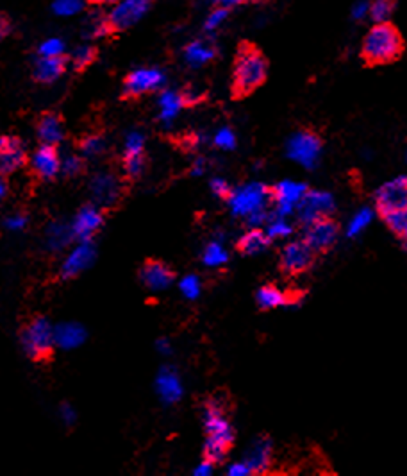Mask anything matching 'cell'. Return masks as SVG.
Here are the masks:
<instances>
[{"instance_id": "obj_1", "label": "cell", "mask_w": 407, "mask_h": 476, "mask_svg": "<svg viewBox=\"0 0 407 476\" xmlns=\"http://www.w3.org/2000/svg\"><path fill=\"white\" fill-rule=\"evenodd\" d=\"M266 77H268V59L265 58L261 48L252 41H241L238 45L233 65V83H231L233 99L240 100L252 95L255 90L265 85Z\"/></svg>"}, {"instance_id": "obj_2", "label": "cell", "mask_w": 407, "mask_h": 476, "mask_svg": "<svg viewBox=\"0 0 407 476\" xmlns=\"http://www.w3.org/2000/svg\"><path fill=\"white\" fill-rule=\"evenodd\" d=\"M403 38L391 22H379L363 40L361 59L366 66H384L398 61L403 54Z\"/></svg>"}, {"instance_id": "obj_3", "label": "cell", "mask_w": 407, "mask_h": 476, "mask_svg": "<svg viewBox=\"0 0 407 476\" xmlns=\"http://www.w3.org/2000/svg\"><path fill=\"white\" fill-rule=\"evenodd\" d=\"M204 425L208 432V440L204 446V458L213 464H218L227 457L234 443V430L227 421L226 412L218 401H209L206 405Z\"/></svg>"}, {"instance_id": "obj_4", "label": "cell", "mask_w": 407, "mask_h": 476, "mask_svg": "<svg viewBox=\"0 0 407 476\" xmlns=\"http://www.w3.org/2000/svg\"><path fill=\"white\" fill-rule=\"evenodd\" d=\"M20 341H22L23 349L27 355L36 362H47L51 360L52 351H54V330L51 328L47 319L43 317H36L31 323L23 326L22 333H20Z\"/></svg>"}, {"instance_id": "obj_5", "label": "cell", "mask_w": 407, "mask_h": 476, "mask_svg": "<svg viewBox=\"0 0 407 476\" xmlns=\"http://www.w3.org/2000/svg\"><path fill=\"white\" fill-rule=\"evenodd\" d=\"M152 6V0H122L115 4L113 11L107 13V26H110L111 36L124 33L129 27L138 24L145 16Z\"/></svg>"}, {"instance_id": "obj_6", "label": "cell", "mask_w": 407, "mask_h": 476, "mask_svg": "<svg viewBox=\"0 0 407 476\" xmlns=\"http://www.w3.org/2000/svg\"><path fill=\"white\" fill-rule=\"evenodd\" d=\"M322 152V140L320 136L310 129H302L295 133L287 142V156L300 165L313 169L318 163V157Z\"/></svg>"}, {"instance_id": "obj_7", "label": "cell", "mask_w": 407, "mask_h": 476, "mask_svg": "<svg viewBox=\"0 0 407 476\" xmlns=\"http://www.w3.org/2000/svg\"><path fill=\"white\" fill-rule=\"evenodd\" d=\"M164 85V73L159 68H138L124 79L122 100H136Z\"/></svg>"}, {"instance_id": "obj_8", "label": "cell", "mask_w": 407, "mask_h": 476, "mask_svg": "<svg viewBox=\"0 0 407 476\" xmlns=\"http://www.w3.org/2000/svg\"><path fill=\"white\" fill-rule=\"evenodd\" d=\"M268 199H272V190L266 188L265 185L254 183L233 192L229 202L236 215H250V213L259 212V209H265Z\"/></svg>"}, {"instance_id": "obj_9", "label": "cell", "mask_w": 407, "mask_h": 476, "mask_svg": "<svg viewBox=\"0 0 407 476\" xmlns=\"http://www.w3.org/2000/svg\"><path fill=\"white\" fill-rule=\"evenodd\" d=\"M314 264V251L305 240L291 242L280 253V269L290 276L310 271Z\"/></svg>"}, {"instance_id": "obj_10", "label": "cell", "mask_w": 407, "mask_h": 476, "mask_svg": "<svg viewBox=\"0 0 407 476\" xmlns=\"http://www.w3.org/2000/svg\"><path fill=\"white\" fill-rule=\"evenodd\" d=\"M338 238V224L331 217H320L307 224L305 229V242L313 247L314 253H325L334 246Z\"/></svg>"}, {"instance_id": "obj_11", "label": "cell", "mask_w": 407, "mask_h": 476, "mask_svg": "<svg viewBox=\"0 0 407 476\" xmlns=\"http://www.w3.org/2000/svg\"><path fill=\"white\" fill-rule=\"evenodd\" d=\"M298 217L304 224H310L320 217H327L334 209V199L327 192H305L298 202Z\"/></svg>"}, {"instance_id": "obj_12", "label": "cell", "mask_w": 407, "mask_h": 476, "mask_svg": "<svg viewBox=\"0 0 407 476\" xmlns=\"http://www.w3.org/2000/svg\"><path fill=\"white\" fill-rule=\"evenodd\" d=\"M375 202L381 215L393 209L407 208V176H400L382 185L375 195Z\"/></svg>"}, {"instance_id": "obj_13", "label": "cell", "mask_w": 407, "mask_h": 476, "mask_svg": "<svg viewBox=\"0 0 407 476\" xmlns=\"http://www.w3.org/2000/svg\"><path fill=\"white\" fill-rule=\"evenodd\" d=\"M27 162V152L22 140L16 136H0V174H11L22 169Z\"/></svg>"}, {"instance_id": "obj_14", "label": "cell", "mask_w": 407, "mask_h": 476, "mask_svg": "<svg viewBox=\"0 0 407 476\" xmlns=\"http://www.w3.org/2000/svg\"><path fill=\"white\" fill-rule=\"evenodd\" d=\"M120 181L113 174H97L91 181V194H93L95 202H98L102 208L117 205L120 199Z\"/></svg>"}, {"instance_id": "obj_15", "label": "cell", "mask_w": 407, "mask_h": 476, "mask_svg": "<svg viewBox=\"0 0 407 476\" xmlns=\"http://www.w3.org/2000/svg\"><path fill=\"white\" fill-rule=\"evenodd\" d=\"M272 190V199L275 201L277 209L280 215H287L293 212L295 206L300 202L304 194L307 192V187L302 183H291V181H282L277 187L270 188Z\"/></svg>"}, {"instance_id": "obj_16", "label": "cell", "mask_w": 407, "mask_h": 476, "mask_svg": "<svg viewBox=\"0 0 407 476\" xmlns=\"http://www.w3.org/2000/svg\"><path fill=\"white\" fill-rule=\"evenodd\" d=\"M66 66H68V58L65 54L41 56L34 65L33 79L41 85H51L66 72Z\"/></svg>"}, {"instance_id": "obj_17", "label": "cell", "mask_w": 407, "mask_h": 476, "mask_svg": "<svg viewBox=\"0 0 407 476\" xmlns=\"http://www.w3.org/2000/svg\"><path fill=\"white\" fill-rule=\"evenodd\" d=\"M139 278L150 290H163L171 285L175 272L161 260H147L139 271Z\"/></svg>"}, {"instance_id": "obj_18", "label": "cell", "mask_w": 407, "mask_h": 476, "mask_svg": "<svg viewBox=\"0 0 407 476\" xmlns=\"http://www.w3.org/2000/svg\"><path fill=\"white\" fill-rule=\"evenodd\" d=\"M38 138L47 145H58L65 136V122L63 117L56 111H45L40 115L36 122Z\"/></svg>"}, {"instance_id": "obj_19", "label": "cell", "mask_w": 407, "mask_h": 476, "mask_svg": "<svg viewBox=\"0 0 407 476\" xmlns=\"http://www.w3.org/2000/svg\"><path fill=\"white\" fill-rule=\"evenodd\" d=\"M59 167H61V163H59V156L58 150H56V145H47V143H43V145L34 152L33 169L41 180H52V177L59 172Z\"/></svg>"}, {"instance_id": "obj_20", "label": "cell", "mask_w": 407, "mask_h": 476, "mask_svg": "<svg viewBox=\"0 0 407 476\" xmlns=\"http://www.w3.org/2000/svg\"><path fill=\"white\" fill-rule=\"evenodd\" d=\"M270 460H272V443L268 437H259L248 447L245 464L250 467L252 475H261L270 467Z\"/></svg>"}, {"instance_id": "obj_21", "label": "cell", "mask_w": 407, "mask_h": 476, "mask_svg": "<svg viewBox=\"0 0 407 476\" xmlns=\"http://www.w3.org/2000/svg\"><path fill=\"white\" fill-rule=\"evenodd\" d=\"M300 297L302 292H298V290H295V292L293 290H290V292H282V290L277 289V286L265 285L258 290L255 299H258L259 308H263V310H270V308L280 306V304L295 303V301H298Z\"/></svg>"}, {"instance_id": "obj_22", "label": "cell", "mask_w": 407, "mask_h": 476, "mask_svg": "<svg viewBox=\"0 0 407 476\" xmlns=\"http://www.w3.org/2000/svg\"><path fill=\"white\" fill-rule=\"evenodd\" d=\"M218 56V51H216V47L213 43H209V41H202V40H196V41H191V43L186 45L184 48V58L186 61H188L189 66H204L208 65L209 61H213V59Z\"/></svg>"}, {"instance_id": "obj_23", "label": "cell", "mask_w": 407, "mask_h": 476, "mask_svg": "<svg viewBox=\"0 0 407 476\" xmlns=\"http://www.w3.org/2000/svg\"><path fill=\"white\" fill-rule=\"evenodd\" d=\"M102 226V215L97 212L95 208L88 206V208L80 209V213L77 215L75 224H73V233L77 234L79 238H88Z\"/></svg>"}, {"instance_id": "obj_24", "label": "cell", "mask_w": 407, "mask_h": 476, "mask_svg": "<svg viewBox=\"0 0 407 476\" xmlns=\"http://www.w3.org/2000/svg\"><path fill=\"white\" fill-rule=\"evenodd\" d=\"M157 390H159L161 398L168 403H175L181 398L182 387L174 369L161 371L159 376H157Z\"/></svg>"}, {"instance_id": "obj_25", "label": "cell", "mask_w": 407, "mask_h": 476, "mask_svg": "<svg viewBox=\"0 0 407 476\" xmlns=\"http://www.w3.org/2000/svg\"><path fill=\"white\" fill-rule=\"evenodd\" d=\"M93 257H95V253H93V249H91V246L84 244V246H80L79 249H75L72 254H70V258L66 260L65 267H63V274H65L66 278L79 274V272L83 271L86 265L91 264Z\"/></svg>"}, {"instance_id": "obj_26", "label": "cell", "mask_w": 407, "mask_h": 476, "mask_svg": "<svg viewBox=\"0 0 407 476\" xmlns=\"http://www.w3.org/2000/svg\"><path fill=\"white\" fill-rule=\"evenodd\" d=\"M270 246V237L266 233H263L261 229H252L248 231L245 237H241V240L238 242V251L241 254H258L261 251H265Z\"/></svg>"}, {"instance_id": "obj_27", "label": "cell", "mask_w": 407, "mask_h": 476, "mask_svg": "<svg viewBox=\"0 0 407 476\" xmlns=\"http://www.w3.org/2000/svg\"><path fill=\"white\" fill-rule=\"evenodd\" d=\"M98 58V47L95 45H83L77 47L72 54V66L77 73H83L84 70L90 68Z\"/></svg>"}, {"instance_id": "obj_28", "label": "cell", "mask_w": 407, "mask_h": 476, "mask_svg": "<svg viewBox=\"0 0 407 476\" xmlns=\"http://www.w3.org/2000/svg\"><path fill=\"white\" fill-rule=\"evenodd\" d=\"M384 219L386 226L396 234V237L406 242L407 240V208H400V209H393V212H388L382 215Z\"/></svg>"}, {"instance_id": "obj_29", "label": "cell", "mask_w": 407, "mask_h": 476, "mask_svg": "<svg viewBox=\"0 0 407 476\" xmlns=\"http://www.w3.org/2000/svg\"><path fill=\"white\" fill-rule=\"evenodd\" d=\"M54 337L56 342L63 346V348H75V346L83 342L84 331L79 326H75V324H63V326H59L54 331Z\"/></svg>"}, {"instance_id": "obj_30", "label": "cell", "mask_w": 407, "mask_h": 476, "mask_svg": "<svg viewBox=\"0 0 407 476\" xmlns=\"http://www.w3.org/2000/svg\"><path fill=\"white\" fill-rule=\"evenodd\" d=\"M84 34L91 38V40L111 36L110 26H107V15H104V13H91L88 22L84 24Z\"/></svg>"}, {"instance_id": "obj_31", "label": "cell", "mask_w": 407, "mask_h": 476, "mask_svg": "<svg viewBox=\"0 0 407 476\" xmlns=\"http://www.w3.org/2000/svg\"><path fill=\"white\" fill-rule=\"evenodd\" d=\"M159 106H161V118H163V120H171V118L179 113V110L184 108V104H182L181 93L164 92L163 95L159 97Z\"/></svg>"}, {"instance_id": "obj_32", "label": "cell", "mask_w": 407, "mask_h": 476, "mask_svg": "<svg viewBox=\"0 0 407 476\" xmlns=\"http://www.w3.org/2000/svg\"><path fill=\"white\" fill-rule=\"evenodd\" d=\"M396 8V0H371L368 4V15L375 24L388 22Z\"/></svg>"}, {"instance_id": "obj_33", "label": "cell", "mask_w": 407, "mask_h": 476, "mask_svg": "<svg viewBox=\"0 0 407 476\" xmlns=\"http://www.w3.org/2000/svg\"><path fill=\"white\" fill-rule=\"evenodd\" d=\"M124 169L131 180H136L145 169V157L143 154H125L124 157Z\"/></svg>"}, {"instance_id": "obj_34", "label": "cell", "mask_w": 407, "mask_h": 476, "mask_svg": "<svg viewBox=\"0 0 407 476\" xmlns=\"http://www.w3.org/2000/svg\"><path fill=\"white\" fill-rule=\"evenodd\" d=\"M227 253L218 242H211L204 251V262L208 265H222L227 262Z\"/></svg>"}, {"instance_id": "obj_35", "label": "cell", "mask_w": 407, "mask_h": 476, "mask_svg": "<svg viewBox=\"0 0 407 476\" xmlns=\"http://www.w3.org/2000/svg\"><path fill=\"white\" fill-rule=\"evenodd\" d=\"M79 147L86 156H97L104 150V138L100 135H88L80 140Z\"/></svg>"}, {"instance_id": "obj_36", "label": "cell", "mask_w": 407, "mask_h": 476, "mask_svg": "<svg viewBox=\"0 0 407 476\" xmlns=\"http://www.w3.org/2000/svg\"><path fill=\"white\" fill-rule=\"evenodd\" d=\"M370 220H371L370 209H361V212L357 213V215L354 217L352 220H350L349 231H347V233H349V237H356V234H359L361 231H363L364 227L368 226V224H370Z\"/></svg>"}, {"instance_id": "obj_37", "label": "cell", "mask_w": 407, "mask_h": 476, "mask_svg": "<svg viewBox=\"0 0 407 476\" xmlns=\"http://www.w3.org/2000/svg\"><path fill=\"white\" fill-rule=\"evenodd\" d=\"M229 13H231L229 8H223V6H216V8L211 11V15L208 16V20H206V31H209V33H211V31L218 29V26L223 22V20L227 19V16H229Z\"/></svg>"}, {"instance_id": "obj_38", "label": "cell", "mask_w": 407, "mask_h": 476, "mask_svg": "<svg viewBox=\"0 0 407 476\" xmlns=\"http://www.w3.org/2000/svg\"><path fill=\"white\" fill-rule=\"evenodd\" d=\"M181 290L186 297H189V299H195V297H199V294H200L199 278H196V276H186V278L181 281Z\"/></svg>"}, {"instance_id": "obj_39", "label": "cell", "mask_w": 407, "mask_h": 476, "mask_svg": "<svg viewBox=\"0 0 407 476\" xmlns=\"http://www.w3.org/2000/svg\"><path fill=\"white\" fill-rule=\"evenodd\" d=\"M83 2L84 0H56L54 9L59 15H73L83 8Z\"/></svg>"}, {"instance_id": "obj_40", "label": "cell", "mask_w": 407, "mask_h": 476, "mask_svg": "<svg viewBox=\"0 0 407 476\" xmlns=\"http://www.w3.org/2000/svg\"><path fill=\"white\" fill-rule=\"evenodd\" d=\"M291 231H293V227L290 226V224L286 222V220H273L272 224L268 226V231H266V234L270 237V240L272 238H279V237H287V234H291Z\"/></svg>"}, {"instance_id": "obj_41", "label": "cell", "mask_w": 407, "mask_h": 476, "mask_svg": "<svg viewBox=\"0 0 407 476\" xmlns=\"http://www.w3.org/2000/svg\"><path fill=\"white\" fill-rule=\"evenodd\" d=\"M143 145H145V140L139 133H131L125 143V154H143Z\"/></svg>"}, {"instance_id": "obj_42", "label": "cell", "mask_w": 407, "mask_h": 476, "mask_svg": "<svg viewBox=\"0 0 407 476\" xmlns=\"http://www.w3.org/2000/svg\"><path fill=\"white\" fill-rule=\"evenodd\" d=\"M215 143L222 149H234L236 145V138H234V133L231 129H220L218 135L215 136Z\"/></svg>"}, {"instance_id": "obj_43", "label": "cell", "mask_w": 407, "mask_h": 476, "mask_svg": "<svg viewBox=\"0 0 407 476\" xmlns=\"http://www.w3.org/2000/svg\"><path fill=\"white\" fill-rule=\"evenodd\" d=\"M63 48H65V45H63L61 40H47L45 43H41L40 47V56H59L63 54Z\"/></svg>"}, {"instance_id": "obj_44", "label": "cell", "mask_w": 407, "mask_h": 476, "mask_svg": "<svg viewBox=\"0 0 407 476\" xmlns=\"http://www.w3.org/2000/svg\"><path fill=\"white\" fill-rule=\"evenodd\" d=\"M211 190L215 192V194L218 195V197H222V199H229L231 194H233L231 187L223 180H213L211 181Z\"/></svg>"}, {"instance_id": "obj_45", "label": "cell", "mask_w": 407, "mask_h": 476, "mask_svg": "<svg viewBox=\"0 0 407 476\" xmlns=\"http://www.w3.org/2000/svg\"><path fill=\"white\" fill-rule=\"evenodd\" d=\"M63 170H65L66 176H75L83 170V162H80L79 157H68L63 165Z\"/></svg>"}, {"instance_id": "obj_46", "label": "cell", "mask_w": 407, "mask_h": 476, "mask_svg": "<svg viewBox=\"0 0 407 476\" xmlns=\"http://www.w3.org/2000/svg\"><path fill=\"white\" fill-rule=\"evenodd\" d=\"M227 475L229 476H247V475H252L250 467H248L245 462H238V464H233L229 467V471H227Z\"/></svg>"}, {"instance_id": "obj_47", "label": "cell", "mask_w": 407, "mask_h": 476, "mask_svg": "<svg viewBox=\"0 0 407 476\" xmlns=\"http://www.w3.org/2000/svg\"><path fill=\"white\" fill-rule=\"evenodd\" d=\"M9 33H11V22H9V19H6V16L0 13V40L8 36Z\"/></svg>"}, {"instance_id": "obj_48", "label": "cell", "mask_w": 407, "mask_h": 476, "mask_svg": "<svg viewBox=\"0 0 407 476\" xmlns=\"http://www.w3.org/2000/svg\"><path fill=\"white\" fill-rule=\"evenodd\" d=\"M213 465H215V464H213V462H209V460H204V462H202V464H200V465H199V467H196V469H195V471H193V472H195V475H196V476H204V475H211V472H213Z\"/></svg>"}, {"instance_id": "obj_49", "label": "cell", "mask_w": 407, "mask_h": 476, "mask_svg": "<svg viewBox=\"0 0 407 476\" xmlns=\"http://www.w3.org/2000/svg\"><path fill=\"white\" fill-rule=\"evenodd\" d=\"M245 2H248V0H218V2H216V4H218V6H223V8L233 9L234 6L245 4Z\"/></svg>"}, {"instance_id": "obj_50", "label": "cell", "mask_w": 407, "mask_h": 476, "mask_svg": "<svg viewBox=\"0 0 407 476\" xmlns=\"http://www.w3.org/2000/svg\"><path fill=\"white\" fill-rule=\"evenodd\" d=\"M90 6H107V4H118L122 0H84Z\"/></svg>"}, {"instance_id": "obj_51", "label": "cell", "mask_w": 407, "mask_h": 476, "mask_svg": "<svg viewBox=\"0 0 407 476\" xmlns=\"http://www.w3.org/2000/svg\"><path fill=\"white\" fill-rule=\"evenodd\" d=\"M364 13H368V4L361 2V4L356 6V9H354V16H356V19H363Z\"/></svg>"}, {"instance_id": "obj_52", "label": "cell", "mask_w": 407, "mask_h": 476, "mask_svg": "<svg viewBox=\"0 0 407 476\" xmlns=\"http://www.w3.org/2000/svg\"><path fill=\"white\" fill-rule=\"evenodd\" d=\"M23 224H26V219H23V217H15V219H9V222H8V226L9 227H22Z\"/></svg>"}, {"instance_id": "obj_53", "label": "cell", "mask_w": 407, "mask_h": 476, "mask_svg": "<svg viewBox=\"0 0 407 476\" xmlns=\"http://www.w3.org/2000/svg\"><path fill=\"white\" fill-rule=\"evenodd\" d=\"M4 194H6V185H4V181L0 180V197H2Z\"/></svg>"}, {"instance_id": "obj_54", "label": "cell", "mask_w": 407, "mask_h": 476, "mask_svg": "<svg viewBox=\"0 0 407 476\" xmlns=\"http://www.w3.org/2000/svg\"><path fill=\"white\" fill-rule=\"evenodd\" d=\"M157 346H159V348H161V351H168V344H166V342H163V341H161L159 344H157Z\"/></svg>"}, {"instance_id": "obj_55", "label": "cell", "mask_w": 407, "mask_h": 476, "mask_svg": "<svg viewBox=\"0 0 407 476\" xmlns=\"http://www.w3.org/2000/svg\"><path fill=\"white\" fill-rule=\"evenodd\" d=\"M403 247H406V249H407V240H406V242H403Z\"/></svg>"}]
</instances>
